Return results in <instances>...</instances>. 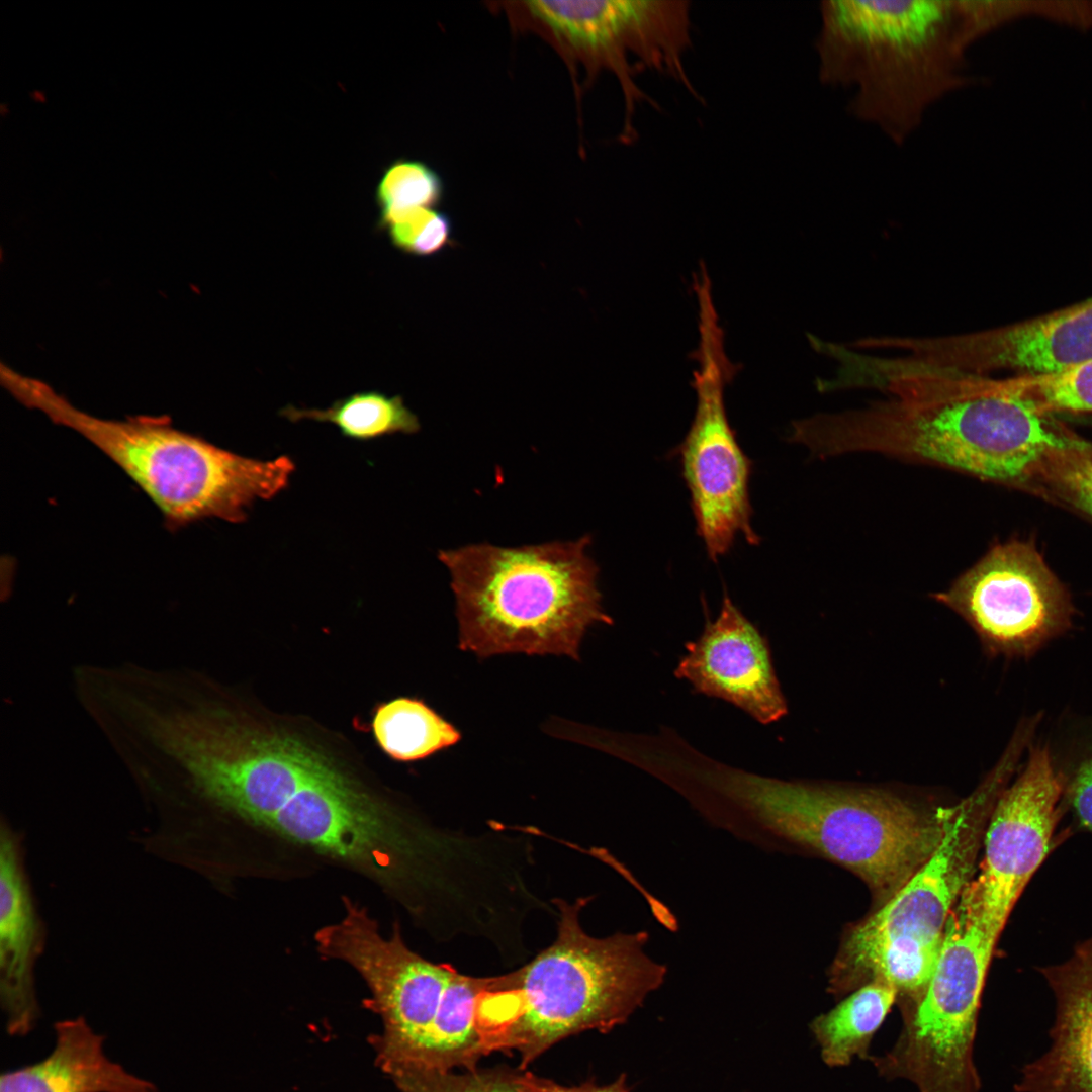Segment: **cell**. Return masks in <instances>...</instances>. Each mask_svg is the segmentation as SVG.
I'll list each match as a JSON object with an SVG mask.
<instances>
[{
    "label": "cell",
    "instance_id": "cell-1",
    "mask_svg": "<svg viewBox=\"0 0 1092 1092\" xmlns=\"http://www.w3.org/2000/svg\"><path fill=\"white\" fill-rule=\"evenodd\" d=\"M879 367L886 399L804 421L801 439L812 453H880L1022 489L1049 455L1092 445L1009 394L1000 378L900 358Z\"/></svg>",
    "mask_w": 1092,
    "mask_h": 1092
},
{
    "label": "cell",
    "instance_id": "cell-2",
    "mask_svg": "<svg viewBox=\"0 0 1092 1092\" xmlns=\"http://www.w3.org/2000/svg\"><path fill=\"white\" fill-rule=\"evenodd\" d=\"M698 811L738 839L816 852L857 875L884 904L933 854L956 811L923 810L888 792L722 769Z\"/></svg>",
    "mask_w": 1092,
    "mask_h": 1092
},
{
    "label": "cell",
    "instance_id": "cell-3",
    "mask_svg": "<svg viewBox=\"0 0 1092 1092\" xmlns=\"http://www.w3.org/2000/svg\"><path fill=\"white\" fill-rule=\"evenodd\" d=\"M814 42L818 79L848 89L846 112L897 146L970 73L957 0H826Z\"/></svg>",
    "mask_w": 1092,
    "mask_h": 1092
},
{
    "label": "cell",
    "instance_id": "cell-4",
    "mask_svg": "<svg viewBox=\"0 0 1092 1092\" xmlns=\"http://www.w3.org/2000/svg\"><path fill=\"white\" fill-rule=\"evenodd\" d=\"M589 898L555 899V940L530 963L493 977L479 1005L486 1055L517 1052L524 1070L556 1042L624 1023L664 982L666 967L646 951L649 934L595 937L579 921Z\"/></svg>",
    "mask_w": 1092,
    "mask_h": 1092
},
{
    "label": "cell",
    "instance_id": "cell-5",
    "mask_svg": "<svg viewBox=\"0 0 1092 1092\" xmlns=\"http://www.w3.org/2000/svg\"><path fill=\"white\" fill-rule=\"evenodd\" d=\"M589 535L519 547L488 543L441 550L456 602L459 647L579 658L589 627L612 624L598 588Z\"/></svg>",
    "mask_w": 1092,
    "mask_h": 1092
},
{
    "label": "cell",
    "instance_id": "cell-6",
    "mask_svg": "<svg viewBox=\"0 0 1092 1092\" xmlns=\"http://www.w3.org/2000/svg\"><path fill=\"white\" fill-rule=\"evenodd\" d=\"M345 915L315 933L318 952L349 964L366 983L364 1006L381 1030L369 1036L377 1067L387 1075L413 1068H477L486 1055L479 1005L492 977H472L411 950L398 925L389 938L364 907L344 899Z\"/></svg>",
    "mask_w": 1092,
    "mask_h": 1092
},
{
    "label": "cell",
    "instance_id": "cell-7",
    "mask_svg": "<svg viewBox=\"0 0 1092 1092\" xmlns=\"http://www.w3.org/2000/svg\"><path fill=\"white\" fill-rule=\"evenodd\" d=\"M6 387L25 406L98 448L158 507L170 530L206 518L242 522L253 502L275 496L295 469L287 456L248 458L176 429L163 418L116 421L91 416L46 383L17 373Z\"/></svg>",
    "mask_w": 1092,
    "mask_h": 1092
},
{
    "label": "cell",
    "instance_id": "cell-8",
    "mask_svg": "<svg viewBox=\"0 0 1092 1092\" xmlns=\"http://www.w3.org/2000/svg\"><path fill=\"white\" fill-rule=\"evenodd\" d=\"M1004 789L991 774L956 811L928 860L882 906L846 936L832 974L834 990L845 992L880 980L914 1002L927 987L944 930L971 881L993 807Z\"/></svg>",
    "mask_w": 1092,
    "mask_h": 1092
},
{
    "label": "cell",
    "instance_id": "cell-9",
    "mask_svg": "<svg viewBox=\"0 0 1092 1092\" xmlns=\"http://www.w3.org/2000/svg\"><path fill=\"white\" fill-rule=\"evenodd\" d=\"M996 943L961 895L927 987L917 1001L904 1005L896 1043L868 1059L880 1075L909 1080L919 1092H980L973 1049Z\"/></svg>",
    "mask_w": 1092,
    "mask_h": 1092
},
{
    "label": "cell",
    "instance_id": "cell-10",
    "mask_svg": "<svg viewBox=\"0 0 1092 1092\" xmlns=\"http://www.w3.org/2000/svg\"><path fill=\"white\" fill-rule=\"evenodd\" d=\"M699 343L691 357L699 363L693 373L696 411L690 430L677 448L681 474L691 496L697 533L712 561L726 555L738 537L752 545L760 537L752 527L749 479L752 462L730 426L724 401L725 386L739 366L724 349L710 281L697 282Z\"/></svg>",
    "mask_w": 1092,
    "mask_h": 1092
},
{
    "label": "cell",
    "instance_id": "cell-11",
    "mask_svg": "<svg viewBox=\"0 0 1092 1092\" xmlns=\"http://www.w3.org/2000/svg\"><path fill=\"white\" fill-rule=\"evenodd\" d=\"M935 599L961 614L997 653L1028 658L1072 626L1075 608L1066 585L1036 545H994Z\"/></svg>",
    "mask_w": 1092,
    "mask_h": 1092
},
{
    "label": "cell",
    "instance_id": "cell-12",
    "mask_svg": "<svg viewBox=\"0 0 1092 1092\" xmlns=\"http://www.w3.org/2000/svg\"><path fill=\"white\" fill-rule=\"evenodd\" d=\"M529 13L564 40L614 70L622 85L626 123L636 103L654 101L634 81L632 55L678 84L689 80L685 57L692 44L689 1L556 0L525 2Z\"/></svg>",
    "mask_w": 1092,
    "mask_h": 1092
},
{
    "label": "cell",
    "instance_id": "cell-13",
    "mask_svg": "<svg viewBox=\"0 0 1092 1092\" xmlns=\"http://www.w3.org/2000/svg\"><path fill=\"white\" fill-rule=\"evenodd\" d=\"M1063 790L1048 746L1030 745L1020 775L997 799L984 833L980 873L963 895L998 941L1025 887L1051 850Z\"/></svg>",
    "mask_w": 1092,
    "mask_h": 1092
},
{
    "label": "cell",
    "instance_id": "cell-14",
    "mask_svg": "<svg viewBox=\"0 0 1092 1092\" xmlns=\"http://www.w3.org/2000/svg\"><path fill=\"white\" fill-rule=\"evenodd\" d=\"M262 827L386 883L404 874L415 853L397 816L333 762L306 780Z\"/></svg>",
    "mask_w": 1092,
    "mask_h": 1092
},
{
    "label": "cell",
    "instance_id": "cell-15",
    "mask_svg": "<svg viewBox=\"0 0 1092 1092\" xmlns=\"http://www.w3.org/2000/svg\"><path fill=\"white\" fill-rule=\"evenodd\" d=\"M911 351L927 367L980 375L1063 369L1092 359V298L994 329L915 338Z\"/></svg>",
    "mask_w": 1092,
    "mask_h": 1092
},
{
    "label": "cell",
    "instance_id": "cell-16",
    "mask_svg": "<svg viewBox=\"0 0 1092 1092\" xmlns=\"http://www.w3.org/2000/svg\"><path fill=\"white\" fill-rule=\"evenodd\" d=\"M674 673L696 692L729 702L761 724L779 721L788 711L767 641L728 595L717 618L686 644Z\"/></svg>",
    "mask_w": 1092,
    "mask_h": 1092
},
{
    "label": "cell",
    "instance_id": "cell-17",
    "mask_svg": "<svg viewBox=\"0 0 1092 1092\" xmlns=\"http://www.w3.org/2000/svg\"><path fill=\"white\" fill-rule=\"evenodd\" d=\"M1056 999L1051 1045L1026 1064L1016 1092H1092V937L1040 970Z\"/></svg>",
    "mask_w": 1092,
    "mask_h": 1092
},
{
    "label": "cell",
    "instance_id": "cell-18",
    "mask_svg": "<svg viewBox=\"0 0 1092 1092\" xmlns=\"http://www.w3.org/2000/svg\"><path fill=\"white\" fill-rule=\"evenodd\" d=\"M38 923L13 832L2 825L0 840V995L11 1036L35 1026L39 1009L32 966L38 948Z\"/></svg>",
    "mask_w": 1092,
    "mask_h": 1092
},
{
    "label": "cell",
    "instance_id": "cell-19",
    "mask_svg": "<svg viewBox=\"0 0 1092 1092\" xmlns=\"http://www.w3.org/2000/svg\"><path fill=\"white\" fill-rule=\"evenodd\" d=\"M55 1044L40 1061L1 1074L0 1092H158L104 1052V1036L83 1017L54 1024Z\"/></svg>",
    "mask_w": 1092,
    "mask_h": 1092
},
{
    "label": "cell",
    "instance_id": "cell-20",
    "mask_svg": "<svg viewBox=\"0 0 1092 1092\" xmlns=\"http://www.w3.org/2000/svg\"><path fill=\"white\" fill-rule=\"evenodd\" d=\"M897 998L898 992L893 986L874 980L816 1017L810 1029L820 1046L823 1062L830 1067H842L855 1057L868 1060L874 1034Z\"/></svg>",
    "mask_w": 1092,
    "mask_h": 1092
},
{
    "label": "cell",
    "instance_id": "cell-21",
    "mask_svg": "<svg viewBox=\"0 0 1092 1092\" xmlns=\"http://www.w3.org/2000/svg\"><path fill=\"white\" fill-rule=\"evenodd\" d=\"M370 726L381 751L401 762L424 759L461 738L453 725L417 698L399 697L378 704Z\"/></svg>",
    "mask_w": 1092,
    "mask_h": 1092
},
{
    "label": "cell",
    "instance_id": "cell-22",
    "mask_svg": "<svg viewBox=\"0 0 1092 1092\" xmlns=\"http://www.w3.org/2000/svg\"><path fill=\"white\" fill-rule=\"evenodd\" d=\"M280 415L292 422L311 420L334 424L343 436L356 441L395 433L414 434L421 428L418 417L400 396H388L377 390L355 392L327 408L287 405Z\"/></svg>",
    "mask_w": 1092,
    "mask_h": 1092
},
{
    "label": "cell",
    "instance_id": "cell-23",
    "mask_svg": "<svg viewBox=\"0 0 1092 1092\" xmlns=\"http://www.w3.org/2000/svg\"><path fill=\"white\" fill-rule=\"evenodd\" d=\"M1003 388L1037 412L1092 414V359L1063 369L1000 378Z\"/></svg>",
    "mask_w": 1092,
    "mask_h": 1092
},
{
    "label": "cell",
    "instance_id": "cell-24",
    "mask_svg": "<svg viewBox=\"0 0 1092 1092\" xmlns=\"http://www.w3.org/2000/svg\"><path fill=\"white\" fill-rule=\"evenodd\" d=\"M963 38L971 48L978 39L1010 21L1040 16L1081 30L1089 10L1084 1L958 0Z\"/></svg>",
    "mask_w": 1092,
    "mask_h": 1092
},
{
    "label": "cell",
    "instance_id": "cell-25",
    "mask_svg": "<svg viewBox=\"0 0 1092 1092\" xmlns=\"http://www.w3.org/2000/svg\"><path fill=\"white\" fill-rule=\"evenodd\" d=\"M1022 489L1092 520V445L1049 455Z\"/></svg>",
    "mask_w": 1092,
    "mask_h": 1092
},
{
    "label": "cell",
    "instance_id": "cell-26",
    "mask_svg": "<svg viewBox=\"0 0 1092 1092\" xmlns=\"http://www.w3.org/2000/svg\"><path fill=\"white\" fill-rule=\"evenodd\" d=\"M1063 790V805L1092 833V717L1073 726L1065 744L1050 750Z\"/></svg>",
    "mask_w": 1092,
    "mask_h": 1092
},
{
    "label": "cell",
    "instance_id": "cell-27",
    "mask_svg": "<svg viewBox=\"0 0 1092 1092\" xmlns=\"http://www.w3.org/2000/svg\"><path fill=\"white\" fill-rule=\"evenodd\" d=\"M444 192L439 174L427 164L414 160H398L382 174L376 189L379 221L418 208H432Z\"/></svg>",
    "mask_w": 1092,
    "mask_h": 1092
},
{
    "label": "cell",
    "instance_id": "cell-28",
    "mask_svg": "<svg viewBox=\"0 0 1092 1092\" xmlns=\"http://www.w3.org/2000/svg\"><path fill=\"white\" fill-rule=\"evenodd\" d=\"M516 1072L502 1069L468 1070L462 1074L413 1068L387 1076L399 1092H525Z\"/></svg>",
    "mask_w": 1092,
    "mask_h": 1092
},
{
    "label": "cell",
    "instance_id": "cell-29",
    "mask_svg": "<svg viewBox=\"0 0 1092 1092\" xmlns=\"http://www.w3.org/2000/svg\"><path fill=\"white\" fill-rule=\"evenodd\" d=\"M378 226L386 230L396 249L415 256L436 254L451 241L450 218L433 208L408 210L378 222Z\"/></svg>",
    "mask_w": 1092,
    "mask_h": 1092
},
{
    "label": "cell",
    "instance_id": "cell-30",
    "mask_svg": "<svg viewBox=\"0 0 1092 1092\" xmlns=\"http://www.w3.org/2000/svg\"><path fill=\"white\" fill-rule=\"evenodd\" d=\"M517 1079L525 1092H630L625 1075H621L615 1082L603 1086L593 1082H586L578 1086H564L530 1072L518 1073Z\"/></svg>",
    "mask_w": 1092,
    "mask_h": 1092
}]
</instances>
